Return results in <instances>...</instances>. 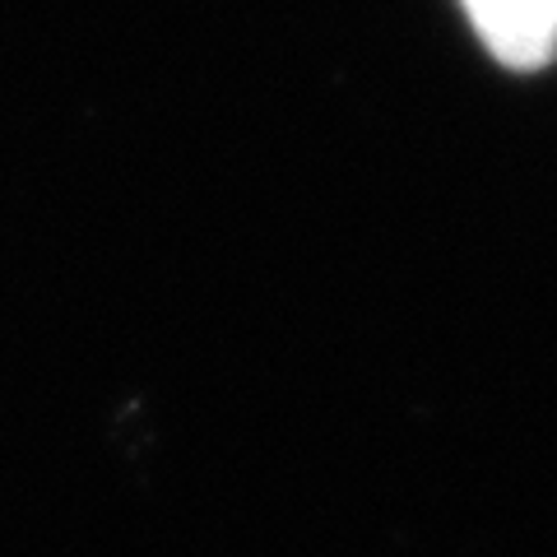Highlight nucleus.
<instances>
[{"label":"nucleus","instance_id":"1","mask_svg":"<svg viewBox=\"0 0 557 557\" xmlns=\"http://www.w3.org/2000/svg\"><path fill=\"white\" fill-rule=\"evenodd\" d=\"M483 47L507 70L557 61V0H460Z\"/></svg>","mask_w":557,"mask_h":557}]
</instances>
